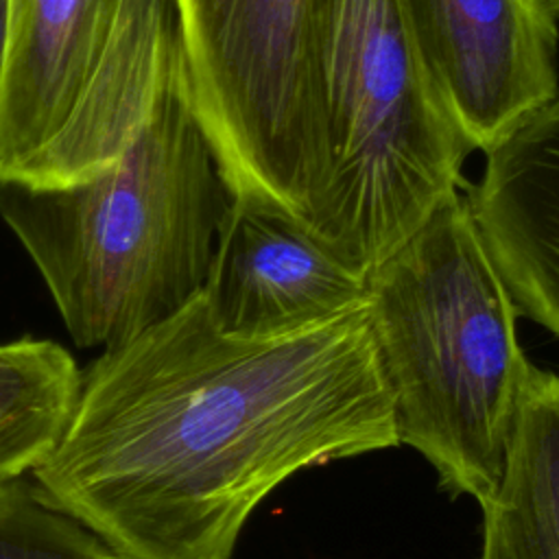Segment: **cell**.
Masks as SVG:
<instances>
[{"instance_id":"5","label":"cell","mask_w":559,"mask_h":559,"mask_svg":"<svg viewBox=\"0 0 559 559\" xmlns=\"http://www.w3.org/2000/svg\"><path fill=\"white\" fill-rule=\"evenodd\" d=\"M175 37L173 0H7L0 183L68 186L116 162Z\"/></svg>"},{"instance_id":"8","label":"cell","mask_w":559,"mask_h":559,"mask_svg":"<svg viewBox=\"0 0 559 559\" xmlns=\"http://www.w3.org/2000/svg\"><path fill=\"white\" fill-rule=\"evenodd\" d=\"M201 295L225 334L280 338L362 308L367 280L299 218L231 197Z\"/></svg>"},{"instance_id":"12","label":"cell","mask_w":559,"mask_h":559,"mask_svg":"<svg viewBox=\"0 0 559 559\" xmlns=\"http://www.w3.org/2000/svg\"><path fill=\"white\" fill-rule=\"evenodd\" d=\"M0 559H120L26 478L0 483Z\"/></svg>"},{"instance_id":"14","label":"cell","mask_w":559,"mask_h":559,"mask_svg":"<svg viewBox=\"0 0 559 559\" xmlns=\"http://www.w3.org/2000/svg\"><path fill=\"white\" fill-rule=\"evenodd\" d=\"M546 2V7L550 9V13L559 20V0H544Z\"/></svg>"},{"instance_id":"13","label":"cell","mask_w":559,"mask_h":559,"mask_svg":"<svg viewBox=\"0 0 559 559\" xmlns=\"http://www.w3.org/2000/svg\"><path fill=\"white\" fill-rule=\"evenodd\" d=\"M4 44H7V0H0V87L4 68Z\"/></svg>"},{"instance_id":"9","label":"cell","mask_w":559,"mask_h":559,"mask_svg":"<svg viewBox=\"0 0 559 559\" xmlns=\"http://www.w3.org/2000/svg\"><path fill=\"white\" fill-rule=\"evenodd\" d=\"M465 197L518 314L559 336V92L485 153Z\"/></svg>"},{"instance_id":"4","label":"cell","mask_w":559,"mask_h":559,"mask_svg":"<svg viewBox=\"0 0 559 559\" xmlns=\"http://www.w3.org/2000/svg\"><path fill=\"white\" fill-rule=\"evenodd\" d=\"M321 168L306 227L365 275L459 190L474 151L397 0H312Z\"/></svg>"},{"instance_id":"2","label":"cell","mask_w":559,"mask_h":559,"mask_svg":"<svg viewBox=\"0 0 559 559\" xmlns=\"http://www.w3.org/2000/svg\"><path fill=\"white\" fill-rule=\"evenodd\" d=\"M231 190L197 114L179 33L151 111L105 170L0 183V214L81 347L114 349L203 293Z\"/></svg>"},{"instance_id":"6","label":"cell","mask_w":559,"mask_h":559,"mask_svg":"<svg viewBox=\"0 0 559 559\" xmlns=\"http://www.w3.org/2000/svg\"><path fill=\"white\" fill-rule=\"evenodd\" d=\"M192 100L236 199L306 225L321 153L312 0H173Z\"/></svg>"},{"instance_id":"11","label":"cell","mask_w":559,"mask_h":559,"mask_svg":"<svg viewBox=\"0 0 559 559\" xmlns=\"http://www.w3.org/2000/svg\"><path fill=\"white\" fill-rule=\"evenodd\" d=\"M83 373L44 338L0 343V483L37 472L61 443Z\"/></svg>"},{"instance_id":"10","label":"cell","mask_w":559,"mask_h":559,"mask_svg":"<svg viewBox=\"0 0 559 559\" xmlns=\"http://www.w3.org/2000/svg\"><path fill=\"white\" fill-rule=\"evenodd\" d=\"M483 511L478 559H559V373L535 365Z\"/></svg>"},{"instance_id":"3","label":"cell","mask_w":559,"mask_h":559,"mask_svg":"<svg viewBox=\"0 0 559 559\" xmlns=\"http://www.w3.org/2000/svg\"><path fill=\"white\" fill-rule=\"evenodd\" d=\"M367 317L400 445L483 507L535 365L518 308L459 190L367 273Z\"/></svg>"},{"instance_id":"1","label":"cell","mask_w":559,"mask_h":559,"mask_svg":"<svg viewBox=\"0 0 559 559\" xmlns=\"http://www.w3.org/2000/svg\"><path fill=\"white\" fill-rule=\"evenodd\" d=\"M397 445L365 306L240 338L199 295L94 360L33 483L120 559H231L282 483Z\"/></svg>"},{"instance_id":"7","label":"cell","mask_w":559,"mask_h":559,"mask_svg":"<svg viewBox=\"0 0 559 559\" xmlns=\"http://www.w3.org/2000/svg\"><path fill=\"white\" fill-rule=\"evenodd\" d=\"M474 151L487 153L559 92L557 17L544 0H397Z\"/></svg>"}]
</instances>
